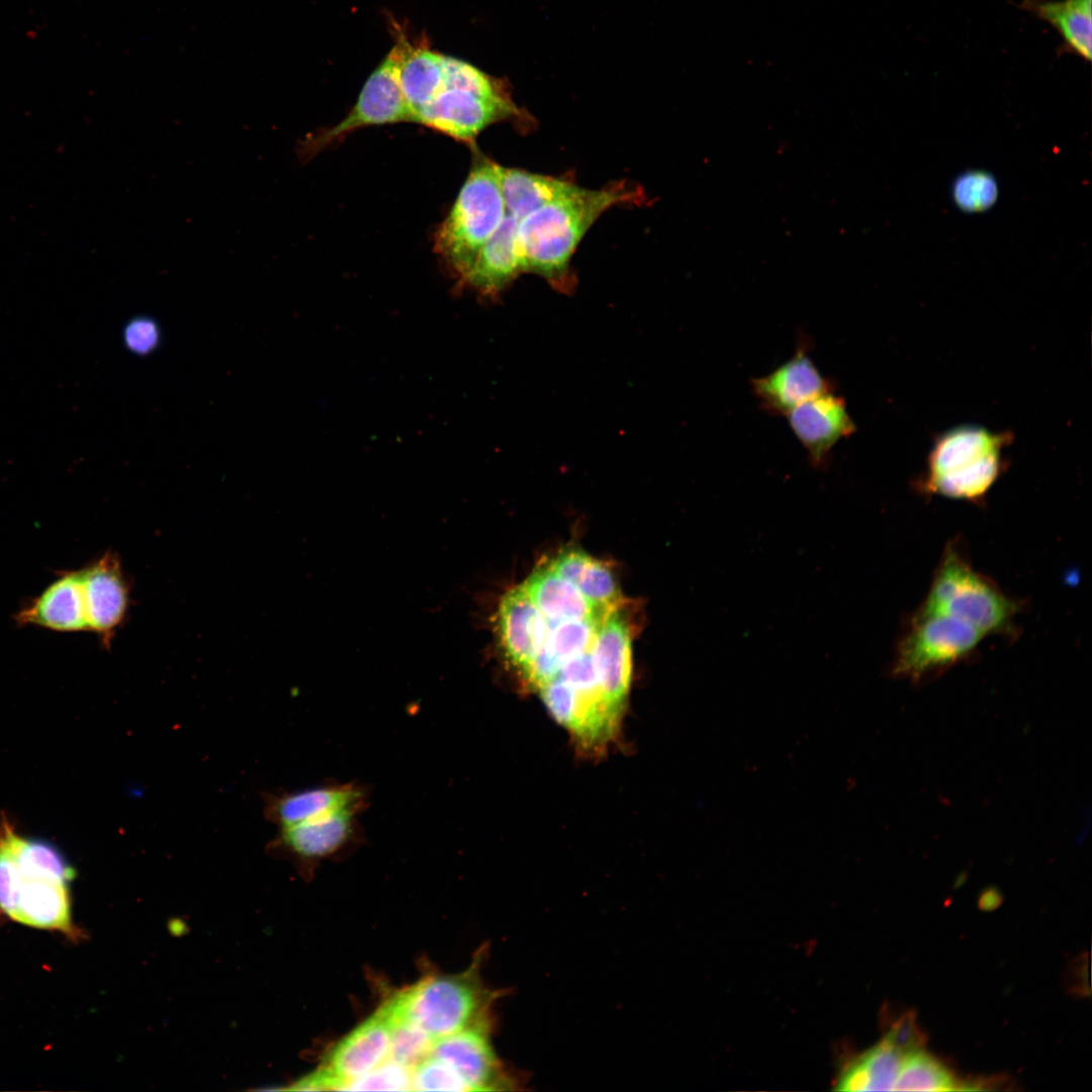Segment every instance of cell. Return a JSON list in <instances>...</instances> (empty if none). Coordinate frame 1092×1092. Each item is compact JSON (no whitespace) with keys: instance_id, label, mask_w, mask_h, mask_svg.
<instances>
[{"instance_id":"1","label":"cell","mask_w":1092,"mask_h":1092,"mask_svg":"<svg viewBox=\"0 0 1092 1092\" xmlns=\"http://www.w3.org/2000/svg\"><path fill=\"white\" fill-rule=\"evenodd\" d=\"M643 193L624 182L600 189L573 185L568 191L519 221L518 238L524 272L544 277L565 290L569 262L583 236L611 207L639 203Z\"/></svg>"},{"instance_id":"2","label":"cell","mask_w":1092,"mask_h":1092,"mask_svg":"<svg viewBox=\"0 0 1092 1092\" xmlns=\"http://www.w3.org/2000/svg\"><path fill=\"white\" fill-rule=\"evenodd\" d=\"M521 115L507 82L443 55L439 88L415 122L470 144L489 125Z\"/></svg>"},{"instance_id":"3","label":"cell","mask_w":1092,"mask_h":1092,"mask_svg":"<svg viewBox=\"0 0 1092 1092\" xmlns=\"http://www.w3.org/2000/svg\"><path fill=\"white\" fill-rule=\"evenodd\" d=\"M500 168L486 157L476 155L449 214L435 234V251L457 287L507 215Z\"/></svg>"},{"instance_id":"4","label":"cell","mask_w":1092,"mask_h":1092,"mask_svg":"<svg viewBox=\"0 0 1092 1092\" xmlns=\"http://www.w3.org/2000/svg\"><path fill=\"white\" fill-rule=\"evenodd\" d=\"M496 996L483 985L478 968H472L458 975L420 980L382 1006L392 1022H410L436 1040L488 1023L489 1007Z\"/></svg>"},{"instance_id":"5","label":"cell","mask_w":1092,"mask_h":1092,"mask_svg":"<svg viewBox=\"0 0 1092 1092\" xmlns=\"http://www.w3.org/2000/svg\"><path fill=\"white\" fill-rule=\"evenodd\" d=\"M1019 602L971 565L957 542H948L928 593L917 611L959 619L985 636L1012 635Z\"/></svg>"},{"instance_id":"6","label":"cell","mask_w":1092,"mask_h":1092,"mask_svg":"<svg viewBox=\"0 0 1092 1092\" xmlns=\"http://www.w3.org/2000/svg\"><path fill=\"white\" fill-rule=\"evenodd\" d=\"M1010 436L961 427L940 436L918 482L926 494L981 502L1003 470L1002 449Z\"/></svg>"},{"instance_id":"7","label":"cell","mask_w":1092,"mask_h":1092,"mask_svg":"<svg viewBox=\"0 0 1092 1092\" xmlns=\"http://www.w3.org/2000/svg\"><path fill=\"white\" fill-rule=\"evenodd\" d=\"M985 635L953 617L916 611L900 635L889 674L922 682L970 657Z\"/></svg>"},{"instance_id":"8","label":"cell","mask_w":1092,"mask_h":1092,"mask_svg":"<svg viewBox=\"0 0 1092 1092\" xmlns=\"http://www.w3.org/2000/svg\"><path fill=\"white\" fill-rule=\"evenodd\" d=\"M392 1020L381 1006L342 1037L322 1067L299 1080L293 1089L344 1090L389 1059Z\"/></svg>"},{"instance_id":"9","label":"cell","mask_w":1092,"mask_h":1092,"mask_svg":"<svg viewBox=\"0 0 1092 1092\" xmlns=\"http://www.w3.org/2000/svg\"><path fill=\"white\" fill-rule=\"evenodd\" d=\"M406 41L405 35L399 34L393 48L367 79L347 116L314 136L310 145L312 152L339 143L361 127L413 122L400 84V65Z\"/></svg>"},{"instance_id":"10","label":"cell","mask_w":1092,"mask_h":1092,"mask_svg":"<svg viewBox=\"0 0 1092 1092\" xmlns=\"http://www.w3.org/2000/svg\"><path fill=\"white\" fill-rule=\"evenodd\" d=\"M489 1023L465 1028L436 1039L430 1054L447 1062L468 1091H509L521 1084L496 1056Z\"/></svg>"},{"instance_id":"11","label":"cell","mask_w":1092,"mask_h":1092,"mask_svg":"<svg viewBox=\"0 0 1092 1092\" xmlns=\"http://www.w3.org/2000/svg\"><path fill=\"white\" fill-rule=\"evenodd\" d=\"M809 339H798L794 355L770 373L751 379L753 394L767 414L786 416L820 394L833 391V383L819 371L810 353Z\"/></svg>"},{"instance_id":"12","label":"cell","mask_w":1092,"mask_h":1092,"mask_svg":"<svg viewBox=\"0 0 1092 1092\" xmlns=\"http://www.w3.org/2000/svg\"><path fill=\"white\" fill-rule=\"evenodd\" d=\"M492 623L498 649L522 674L545 641L548 632L546 619L520 585L499 598Z\"/></svg>"},{"instance_id":"13","label":"cell","mask_w":1092,"mask_h":1092,"mask_svg":"<svg viewBox=\"0 0 1092 1092\" xmlns=\"http://www.w3.org/2000/svg\"><path fill=\"white\" fill-rule=\"evenodd\" d=\"M786 418L803 447L810 465L825 470L833 447L856 431L843 397L829 391L813 397L790 411Z\"/></svg>"},{"instance_id":"14","label":"cell","mask_w":1092,"mask_h":1092,"mask_svg":"<svg viewBox=\"0 0 1092 1092\" xmlns=\"http://www.w3.org/2000/svg\"><path fill=\"white\" fill-rule=\"evenodd\" d=\"M360 814L341 811L283 827L276 844L304 863L338 856L364 841Z\"/></svg>"},{"instance_id":"15","label":"cell","mask_w":1092,"mask_h":1092,"mask_svg":"<svg viewBox=\"0 0 1092 1092\" xmlns=\"http://www.w3.org/2000/svg\"><path fill=\"white\" fill-rule=\"evenodd\" d=\"M88 630L108 645L128 606V585L118 558L108 552L81 569Z\"/></svg>"},{"instance_id":"16","label":"cell","mask_w":1092,"mask_h":1092,"mask_svg":"<svg viewBox=\"0 0 1092 1092\" xmlns=\"http://www.w3.org/2000/svg\"><path fill=\"white\" fill-rule=\"evenodd\" d=\"M369 791L357 783H329L275 797L268 816L278 825L292 826L341 811L362 813L368 806Z\"/></svg>"},{"instance_id":"17","label":"cell","mask_w":1092,"mask_h":1092,"mask_svg":"<svg viewBox=\"0 0 1092 1092\" xmlns=\"http://www.w3.org/2000/svg\"><path fill=\"white\" fill-rule=\"evenodd\" d=\"M592 653L606 700L623 713L631 681V630L618 609L599 624Z\"/></svg>"},{"instance_id":"18","label":"cell","mask_w":1092,"mask_h":1092,"mask_svg":"<svg viewBox=\"0 0 1092 1092\" xmlns=\"http://www.w3.org/2000/svg\"><path fill=\"white\" fill-rule=\"evenodd\" d=\"M518 224L519 221L507 213L478 252L459 289L469 288L483 297L493 298L524 272Z\"/></svg>"},{"instance_id":"19","label":"cell","mask_w":1092,"mask_h":1092,"mask_svg":"<svg viewBox=\"0 0 1092 1092\" xmlns=\"http://www.w3.org/2000/svg\"><path fill=\"white\" fill-rule=\"evenodd\" d=\"M15 621L59 632L88 631L81 570L60 574L16 613Z\"/></svg>"},{"instance_id":"20","label":"cell","mask_w":1092,"mask_h":1092,"mask_svg":"<svg viewBox=\"0 0 1092 1092\" xmlns=\"http://www.w3.org/2000/svg\"><path fill=\"white\" fill-rule=\"evenodd\" d=\"M548 625L567 620L601 622L603 613L569 581L549 566L536 569L522 584Z\"/></svg>"},{"instance_id":"21","label":"cell","mask_w":1092,"mask_h":1092,"mask_svg":"<svg viewBox=\"0 0 1092 1092\" xmlns=\"http://www.w3.org/2000/svg\"><path fill=\"white\" fill-rule=\"evenodd\" d=\"M1020 8L1048 22L1062 39L1061 53L1092 56V0H1023Z\"/></svg>"},{"instance_id":"22","label":"cell","mask_w":1092,"mask_h":1092,"mask_svg":"<svg viewBox=\"0 0 1092 1092\" xmlns=\"http://www.w3.org/2000/svg\"><path fill=\"white\" fill-rule=\"evenodd\" d=\"M14 921L72 933L68 885L42 879H23Z\"/></svg>"},{"instance_id":"23","label":"cell","mask_w":1092,"mask_h":1092,"mask_svg":"<svg viewBox=\"0 0 1092 1092\" xmlns=\"http://www.w3.org/2000/svg\"><path fill=\"white\" fill-rule=\"evenodd\" d=\"M548 566L603 613L618 609L622 599L611 570L585 552L564 550Z\"/></svg>"},{"instance_id":"24","label":"cell","mask_w":1092,"mask_h":1092,"mask_svg":"<svg viewBox=\"0 0 1092 1092\" xmlns=\"http://www.w3.org/2000/svg\"><path fill=\"white\" fill-rule=\"evenodd\" d=\"M569 181L516 168H500L507 213L518 221L568 191Z\"/></svg>"},{"instance_id":"25","label":"cell","mask_w":1092,"mask_h":1092,"mask_svg":"<svg viewBox=\"0 0 1092 1092\" xmlns=\"http://www.w3.org/2000/svg\"><path fill=\"white\" fill-rule=\"evenodd\" d=\"M906 1057L885 1037L846 1068L836 1089L842 1091L894 1090Z\"/></svg>"},{"instance_id":"26","label":"cell","mask_w":1092,"mask_h":1092,"mask_svg":"<svg viewBox=\"0 0 1092 1092\" xmlns=\"http://www.w3.org/2000/svg\"><path fill=\"white\" fill-rule=\"evenodd\" d=\"M442 60V54L406 41L400 65V84L413 122L419 111L431 102L439 88Z\"/></svg>"},{"instance_id":"27","label":"cell","mask_w":1092,"mask_h":1092,"mask_svg":"<svg viewBox=\"0 0 1092 1092\" xmlns=\"http://www.w3.org/2000/svg\"><path fill=\"white\" fill-rule=\"evenodd\" d=\"M14 855L22 879H42L68 885L76 876L64 852L42 838L18 836Z\"/></svg>"},{"instance_id":"28","label":"cell","mask_w":1092,"mask_h":1092,"mask_svg":"<svg viewBox=\"0 0 1092 1092\" xmlns=\"http://www.w3.org/2000/svg\"><path fill=\"white\" fill-rule=\"evenodd\" d=\"M953 1077L935 1059L917 1051L908 1055L902 1065L894 1090L952 1091L961 1090Z\"/></svg>"},{"instance_id":"29","label":"cell","mask_w":1092,"mask_h":1092,"mask_svg":"<svg viewBox=\"0 0 1092 1092\" xmlns=\"http://www.w3.org/2000/svg\"><path fill=\"white\" fill-rule=\"evenodd\" d=\"M951 197L964 212H983L997 202L999 185L994 175L986 170H967L954 178Z\"/></svg>"},{"instance_id":"30","label":"cell","mask_w":1092,"mask_h":1092,"mask_svg":"<svg viewBox=\"0 0 1092 1092\" xmlns=\"http://www.w3.org/2000/svg\"><path fill=\"white\" fill-rule=\"evenodd\" d=\"M600 623L567 620L548 625L544 643L558 660L560 668L568 659L592 649Z\"/></svg>"},{"instance_id":"31","label":"cell","mask_w":1092,"mask_h":1092,"mask_svg":"<svg viewBox=\"0 0 1092 1092\" xmlns=\"http://www.w3.org/2000/svg\"><path fill=\"white\" fill-rule=\"evenodd\" d=\"M18 836L6 818H2L0 822V909L13 920L17 913L23 882L14 855Z\"/></svg>"},{"instance_id":"32","label":"cell","mask_w":1092,"mask_h":1092,"mask_svg":"<svg viewBox=\"0 0 1092 1092\" xmlns=\"http://www.w3.org/2000/svg\"><path fill=\"white\" fill-rule=\"evenodd\" d=\"M411 1090L468 1091L454 1069L447 1062L431 1054L413 1067Z\"/></svg>"},{"instance_id":"33","label":"cell","mask_w":1092,"mask_h":1092,"mask_svg":"<svg viewBox=\"0 0 1092 1092\" xmlns=\"http://www.w3.org/2000/svg\"><path fill=\"white\" fill-rule=\"evenodd\" d=\"M389 1059L413 1069L427 1057L434 1043L420 1027L406 1021H393Z\"/></svg>"},{"instance_id":"34","label":"cell","mask_w":1092,"mask_h":1092,"mask_svg":"<svg viewBox=\"0 0 1092 1092\" xmlns=\"http://www.w3.org/2000/svg\"><path fill=\"white\" fill-rule=\"evenodd\" d=\"M412 1069L388 1059L344 1090H411Z\"/></svg>"},{"instance_id":"35","label":"cell","mask_w":1092,"mask_h":1092,"mask_svg":"<svg viewBox=\"0 0 1092 1092\" xmlns=\"http://www.w3.org/2000/svg\"><path fill=\"white\" fill-rule=\"evenodd\" d=\"M123 346L138 356L153 353L161 343V329L150 315H135L128 320L122 329Z\"/></svg>"},{"instance_id":"36","label":"cell","mask_w":1092,"mask_h":1092,"mask_svg":"<svg viewBox=\"0 0 1092 1092\" xmlns=\"http://www.w3.org/2000/svg\"><path fill=\"white\" fill-rule=\"evenodd\" d=\"M886 1037L906 1056L919 1051L923 1044V1035L916 1024L913 1013L901 1017Z\"/></svg>"}]
</instances>
